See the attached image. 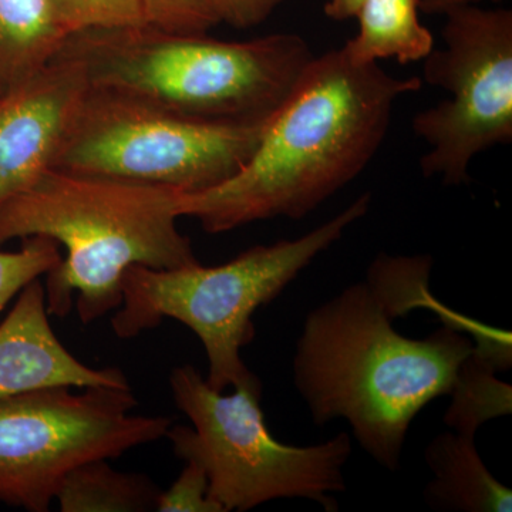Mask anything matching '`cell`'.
I'll list each match as a JSON object with an SVG mask.
<instances>
[{
    "label": "cell",
    "instance_id": "14",
    "mask_svg": "<svg viewBox=\"0 0 512 512\" xmlns=\"http://www.w3.org/2000/svg\"><path fill=\"white\" fill-rule=\"evenodd\" d=\"M419 12V0H365L356 15L359 32L343 52L357 64L426 59L434 49V36L420 22Z\"/></svg>",
    "mask_w": 512,
    "mask_h": 512
},
{
    "label": "cell",
    "instance_id": "16",
    "mask_svg": "<svg viewBox=\"0 0 512 512\" xmlns=\"http://www.w3.org/2000/svg\"><path fill=\"white\" fill-rule=\"evenodd\" d=\"M497 373L493 363L478 356L476 349L467 357L444 416L450 429L476 437L485 421L511 414V386L498 380Z\"/></svg>",
    "mask_w": 512,
    "mask_h": 512
},
{
    "label": "cell",
    "instance_id": "13",
    "mask_svg": "<svg viewBox=\"0 0 512 512\" xmlns=\"http://www.w3.org/2000/svg\"><path fill=\"white\" fill-rule=\"evenodd\" d=\"M66 39L49 0H0V97L45 67Z\"/></svg>",
    "mask_w": 512,
    "mask_h": 512
},
{
    "label": "cell",
    "instance_id": "12",
    "mask_svg": "<svg viewBox=\"0 0 512 512\" xmlns=\"http://www.w3.org/2000/svg\"><path fill=\"white\" fill-rule=\"evenodd\" d=\"M433 480L424 501L434 511L510 512L512 491L493 476L476 447V437L446 431L424 450Z\"/></svg>",
    "mask_w": 512,
    "mask_h": 512
},
{
    "label": "cell",
    "instance_id": "8",
    "mask_svg": "<svg viewBox=\"0 0 512 512\" xmlns=\"http://www.w3.org/2000/svg\"><path fill=\"white\" fill-rule=\"evenodd\" d=\"M57 386L0 400V503L47 512L80 464L165 439L173 419L133 414L127 387Z\"/></svg>",
    "mask_w": 512,
    "mask_h": 512
},
{
    "label": "cell",
    "instance_id": "18",
    "mask_svg": "<svg viewBox=\"0 0 512 512\" xmlns=\"http://www.w3.org/2000/svg\"><path fill=\"white\" fill-rule=\"evenodd\" d=\"M62 261L59 245L46 237L23 239L19 251H0V313L23 289Z\"/></svg>",
    "mask_w": 512,
    "mask_h": 512
},
{
    "label": "cell",
    "instance_id": "15",
    "mask_svg": "<svg viewBox=\"0 0 512 512\" xmlns=\"http://www.w3.org/2000/svg\"><path fill=\"white\" fill-rule=\"evenodd\" d=\"M107 461V458L87 461L64 477L55 498L60 511H156L160 490L151 478L114 470Z\"/></svg>",
    "mask_w": 512,
    "mask_h": 512
},
{
    "label": "cell",
    "instance_id": "6",
    "mask_svg": "<svg viewBox=\"0 0 512 512\" xmlns=\"http://www.w3.org/2000/svg\"><path fill=\"white\" fill-rule=\"evenodd\" d=\"M170 389L191 427L173 423L165 439L175 456L204 468L208 494L222 511H249L281 498L338 511L335 495L346 491L343 471L352 456L348 433L306 447L276 440L265 423L262 383L255 375L222 394L194 366H177Z\"/></svg>",
    "mask_w": 512,
    "mask_h": 512
},
{
    "label": "cell",
    "instance_id": "1",
    "mask_svg": "<svg viewBox=\"0 0 512 512\" xmlns=\"http://www.w3.org/2000/svg\"><path fill=\"white\" fill-rule=\"evenodd\" d=\"M420 77H393L340 49L313 57L248 163L224 183L183 192L181 217L208 234L285 217L301 220L362 173L382 147L397 100Z\"/></svg>",
    "mask_w": 512,
    "mask_h": 512
},
{
    "label": "cell",
    "instance_id": "3",
    "mask_svg": "<svg viewBox=\"0 0 512 512\" xmlns=\"http://www.w3.org/2000/svg\"><path fill=\"white\" fill-rule=\"evenodd\" d=\"M184 191L50 168L0 207V245L46 237L66 255L46 274L50 316L69 315L73 296L84 325L116 311L128 266L174 269L200 264L178 229Z\"/></svg>",
    "mask_w": 512,
    "mask_h": 512
},
{
    "label": "cell",
    "instance_id": "5",
    "mask_svg": "<svg viewBox=\"0 0 512 512\" xmlns=\"http://www.w3.org/2000/svg\"><path fill=\"white\" fill-rule=\"evenodd\" d=\"M370 204L372 195L366 192L303 237L249 248L227 264L128 266L121 278L123 302L111 316V329L117 338L133 339L165 318L184 323L207 353L205 380L224 393L254 375L241 356V349L255 339L252 316L275 301L346 229L366 217Z\"/></svg>",
    "mask_w": 512,
    "mask_h": 512
},
{
    "label": "cell",
    "instance_id": "10",
    "mask_svg": "<svg viewBox=\"0 0 512 512\" xmlns=\"http://www.w3.org/2000/svg\"><path fill=\"white\" fill-rule=\"evenodd\" d=\"M87 90L82 64L57 53L0 97V207L53 168Z\"/></svg>",
    "mask_w": 512,
    "mask_h": 512
},
{
    "label": "cell",
    "instance_id": "22",
    "mask_svg": "<svg viewBox=\"0 0 512 512\" xmlns=\"http://www.w3.org/2000/svg\"><path fill=\"white\" fill-rule=\"evenodd\" d=\"M363 2L365 0H329L325 5V15L338 22L356 18Z\"/></svg>",
    "mask_w": 512,
    "mask_h": 512
},
{
    "label": "cell",
    "instance_id": "21",
    "mask_svg": "<svg viewBox=\"0 0 512 512\" xmlns=\"http://www.w3.org/2000/svg\"><path fill=\"white\" fill-rule=\"evenodd\" d=\"M218 20L232 28L249 29L271 16L282 0H210Z\"/></svg>",
    "mask_w": 512,
    "mask_h": 512
},
{
    "label": "cell",
    "instance_id": "19",
    "mask_svg": "<svg viewBox=\"0 0 512 512\" xmlns=\"http://www.w3.org/2000/svg\"><path fill=\"white\" fill-rule=\"evenodd\" d=\"M148 26L175 35H207L220 23L210 0H140Z\"/></svg>",
    "mask_w": 512,
    "mask_h": 512
},
{
    "label": "cell",
    "instance_id": "7",
    "mask_svg": "<svg viewBox=\"0 0 512 512\" xmlns=\"http://www.w3.org/2000/svg\"><path fill=\"white\" fill-rule=\"evenodd\" d=\"M272 116L194 119L89 86L53 168L184 192L204 191L248 163Z\"/></svg>",
    "mask_w": 512,
    "mask_h": 512
},
{
    "label": "cell",
    "instance_id": "2",
    "mask_svg": "<svg viewBox=\"0 0 512 512\" xmlns=\"http://www.w3.org/2000/svg\"><path fill=\"white\" fill-rule=\"evenodd\" d=\"M396 309L382 289L359 282L306 316L293 382L313 423L345 419L360 447L396 473L417 414L450 396L474 352L463 330L444 325L427 338L397 332Z\"/></svg>",
    "mask_w": 512,
    "mask_h": 512
},
{
    "label": "cell",
    "instance_id": "4",
    "mask_svg": "<svg viewBox=\"0 0 512 512\" xmlns=\"http://www.w3.org/2000/svg\"><path fill=\"white\" fill-rule=\"evenodd\" d=\"M59 55L82 64L94 89L201 120L271 116L313 59L295 33L224 42L148 25L73 33Z\"/></svg>",
    "mask_w": 512,
    "mask_h": 512
},
{
    "label": "cell",
    "instance_id": "20",
    "mask_svg": "<svg viewBox=\"0 0 512 512\" xmlns=\"http://www.w3.org/2000/svg\"><path fill=\"white\" fill-rule=\"evenodd\" d=\"M156 511L224 512L208 494V477L204 468L194 463H185L184 470L171 487L160 491Z\"/></svg>",
    "mask_w": 512,
    "mask_h": 512
},
{
    "label": "cell",
    "instance_id": "17",
    "mask_svg": "<svg viewBox=\"0 0 512 512\" xmlns=\"http://www.w3.org/2000/svg\"><path fill=\"white\" fill-rule=\"evenodd\" d=\"M67 36L87 30L146 26L140 0H49Z\"/></svg>",
    "mask_w": 512,
    "mask_h": 512
},
{
    "label": "cell",
    "instance_id": "23",
    "mask_svg": "<svg viewBox=\"0 0 512 512\" xmlns=\"http://www.w3.org/2000/svg\"><path fill=\"white\" fill-rule=\"evenodd\" d=\"M419 2L421 12L427 15H444L457 6L476 5L483 0H419ZM490 2H501V0H490Z\"/></svg>",
    "mask_w": 512,
    "mask_h": 512
},
{
    "label": "cell",
    "instance_id": "9",
    "mask_svg": "<svg viewBox=\"0 0 512 512\" xmlns=\"http://www.w3.org/2000/svg\"><path fill=\"white\" fill-rule=\"evenodd\" d=\"M444 15V46L424 59L423 77L451 99L416 114L413 131L429 146L424 177L456 187L478 154L512 141V10L464 5Z\"/></svg>",
    "mask_w": 512,
    "mask_h": 512
},
{
    "label": "cell",
    "instance_id": "11",
    "mask_svg": "<svg viewBox=\"0 0 512 512\" xmlns=\"http://www.w3.org/2000/svg\"><path fill=\"white\" fill-rule=\"evenodd\" d=\"M39 279L19 293L0 323V400L46 387H127L117 367L94 369L72 355L49 322Z\"/></svg>",
    "mask_w": 512,
    "mask_h": 512
}]
</instances>
